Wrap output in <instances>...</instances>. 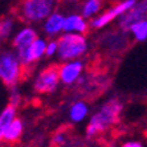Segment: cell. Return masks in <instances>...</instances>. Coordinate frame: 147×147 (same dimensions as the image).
<instances>
[{"mask_svg":"<svg viewBox=\"0 0 147 147\" xmlns=\"http://www.w3.org/2000/svg\"><path fill=\"white\" fill-rule=\"evenodd\" d=\"M123 105L118 98L107 99L90 118L85 130L86 138L92 139V138H97L98 135L107 133V130L115 126L117 122L119 121Z\"/></svg>","mask_w":147,"mask_h":147,"instance_id":"obj_1","label":"cell"},{"mask_svg":"<svg viewBox=\"0 0 147 147\" xmlns=\"http://www.w3.org/2000/svg\"><path fill=\"white\" fill-rule=\"evenodd\" d=\"M27 69L13 51L0 52V81L7 88H15L23 80Z\"/></svg>","mask_w":147,"mask_h":147,"instance_id":"obj_2","label":"cell"},{"mask_svg":"<svg viewBox=\"0 0 147 147\" xmlns=\"http://www.w3.org/2000/svg\"><path fill=\"white\" fill-rule=\"evenodd\" d=\"M57 42H58L57 55L61 61L65 62L78 60L88 51V40H86L85 34L64 33L57 38Z\"/></svg>","mask_w":147,"mask_h":147,"instance_id":"obj_3","label":"cell"},{"mask_svg":"<svg viewBox=\"0 0 147 147\" xmlns=\"http://www.w3.org/2000/svg\"><path fill=\"white\" fill-rule=\"evenodd\" d=\"M56 0H21L19 16L25 23L45 21L53 13Z\"/></svg>","mask_w":147,"mask_h":147,"instance_id":"obj_4","label":"cell"},{"mask_svg":"<svg viewBox=\"0 0 147 147\" xmlns=\"http://www.w3.org/2000/svg\"><path fill=\"white\" fill-rule=\"evenodd\" d=\"M60 82V65L45 66L33 81V90L38 94H51L56 92Z\"/></svg>","mask_w":147,"mask_h":147,"instance_id":"obj_5","label":"cell"},{"mask_svg":"<svg viewBox=\"0 0 147 147\" xmlns=\"http://www.w3.org/2000/svg\"><path fill=\"white\" fill-rule=\"evenodd\" d=\"M135 4H137V0H123L121 3L115 4V5H113L111 8L106 9L103 13H101L99 16L94 17V19L90 21V28L101 29V28L106 27L114 19H119L122 15L126 13L127 11H130Z\"/></svg>","mask_w":147,"mask_h":147,"instance_id":"obj_6","label":"cell"},{"mask_svg":"<svg viewBox=\"0 0 147 147\" xmlns=\"http://www.w3.org/2000/svg\"><path fill=\"white\" fill-rule=\"evenodd\" d=\"M146 19H147V0H140V1H137V4L130 11H127L126 13L119 17L118 27H119V29L123 33H126V32H130L133 25H135L137 23H139L142 20H146Z\"/></svg>","mask_w":147,"mask_h":147,"instance_id":"obj_7","label":"cell"},{"mask_svg":"<svg viewBox=\"0 0 147 147\" xmlns=\"http://www.w3.org/2000/svg\"><path fill=\"white\" fill-rule=\"evenodd\" d=\"M37 32L32 27H24L17 32L12 38V48L13 52L17 55L19 60L25 56L28 49L31 48V45L34 42V40L37 38Z\"/></svg>","mask_w":147,"mask_h":147,"instance_id":"obj_8","label":"cell"},{"mask_svg":"<svg viewBox=\"0 0 147 147\" xmlns=\"http://www.w3.org/2000/svg\"><path fill=\"white\" fill-rule=\"evenodd\" d=\"M84 69V62L80 60L68 61L60 65V81L64 85H73L80 80Z\"/></svg>","mask_w":147,"mask_h":147,"instance_id":"obj_9","label":"cell"},{"mask_svg":"<svg viewBox=\"0 0 147 147\" xmlns=\"http://www.w3.org/2000/svg\"><path fill=\"white\" fill-rule=\"evenodd\" d=\"M45 51H47V41L44 38L37 37L34 40L33 44L31 45V48L28 49L25 56L20 60L23 66L27 69V72H28V69H29V66L36 64L42 56H45Z\"/></svg>","mask_w":147,"mask_h":147,"instance_id":"obj_10","label":"cell"},{"mask_svg":"<svg viewBox=\"0 0 147 147\" xmlns=\"http://www.w3.org/2000/svg\"><path fill=\"white\" fill-rule=\"evenodd\" d=\"M90 25L88 24L86 19L82 15H69L65 17L64 32L65 33H80L86 34Z\"/></svg>","mask_w":147,"mask_h":147,"instance_id":"obj_11","label":"cell"},{"mask_svg":"<svg viewBox=\"0 0 147 147\" xmlns=\"http://www.w3.org/2000/svg\"><path fill=\"white\" fill-rule=\"evenodd\" d=\"M64 24H65V16L58 12H53L51 16L44 21V32L47 36L52 37V36H56L61 31H64Z\"/></svg>","mask_w":147,"mask_h":147,"instance_id":"obj_12","label":"cell"},{"mask_svg":"<svg viewBox=\"0 0 147 147\" xmlns=\"http://www.w3.org/2000/svg\"><path fill=\"white\" fill-rule=\"evenodd\" d=\"M23 131H24V123H23V121L20 118L16 117L13 122L8 126V129L4 133L3 142H5V143H16V142L20 140Z\"/></svg>","mask_w":147,"mask_h":147,"instance_id":"obj_13","label":"cell"},{"mask_svg":"<svg viewBox=\"0 0 147 147\" xmlns=\"http://www.w3.org/2000/svg\"><path fill=\"white\" fill-rule=\"evenodd\" d=\"M16 115H17V107L11 105V103H8L7 106L0 111V142L3 140L4 133L8 129V126L13 122Z\"/></svg>","mask_w":147,"mask_h":147,"instance_id":"obj_14","label":"cell"},{"mask_svg":"<svg viewBox=\"0 0 147 147\" xmlns=\"http://www.w3.org/2000/svg\"><path fill=\"white\" fill-rule=\"evenodd\" d=\"M89 114V106L86 105L84 101H77L70 106L69 110V118L74 123L82 122Z\"/></svg>","mask_w":147,"mask_h":147,"instance_id":"obj_15","label":"cell"},{"mask_svg":"<svg viewBox=\"0 0 147 147\" xmlns=\"http://www.w3.org/2000/svg\"><path fill=\"white\" fill-rule=\"evenodd\" d=\"M15 21L11 17H5L3 20H0V44L7 41L11 37V34L13 32Z\"/></svg>","mask_w":147,"mask_h":147,"instance_id":"obj_16","label":"cell"},{"mask_svg":"<svg viewBox=\"0 0 147 147\" xmlns=\"http://www.w3.org/2000/svg\"><path fill=\"white\" fill-rule=\"evenodd\" d=\"M102 7V0H86V3L82 7V16L85 19H90L97 15Z\"/></svg>","mask_w":147,"mask_h":147,"instance_id":"obj_17","label":"cell"},{"mask_svg":"<svg viewBox=\"0 0 147 147\" xmlns=\"http://www.w3.org/2000/svg\"><path fill=\"white\" fill-rule=\"evenodd\" d=\"M130 33L133 34L135 41L142 42V41L147 40V19L137 23L135 25H133L130 29Z\"/></svg>","mask_w":147,"mask_h":147,"instance_id":"obj_18","label":"cell"},{"mask_svg":"<svg viewBox=\"0 0 147 147\" xmlns=\"http://www.w3.org/2000/svg\"><path fill=\"white\" fill-rule=\"evenodd\" d=\"M68 142V134H66L65 130H58L57 133L53 135L52 138V144L53 147H64Z\"/></svg>","mask_w":147,"mask_h":147,"instance_id":"obj_19","label":"cell"},{"mask_svg":"<svg viewBox=\"0 0 147 147\" xmlns=\"http://www.w3.org/2000/svg\"><path fill=\"white\" fill-rule=\"evenodd\" d=\"M58 52V42L57 40H51L47 42V51H45V56L52 57V56L57 55Z\"/></svg>","mask_w":147,"mask_h":147,"instance_id":"obj_20","label":"cell"},{"mask_svg":"<svg viewBox=\"0 0 147 147\" xmlns=\"http://www.w3.org/2000/svg\"><path fill=\"white\" fill-rule=\"evenodd\" d=\"M9 103L11 105H13V106H19V103H20V94H19V90L17 88H11V97H9Z\"/></svg>","mask_w":147,"mask_h":147,"instance_id":"obj_21","label":"cell"},{"mask_svg":"<svg viewBox=\"0 0 147 147\" xmlns=\"http://www.w3.org/2000/svg\"><path fill=\"white\" fill-rule=\"evenodd\" d=\"M121 147H144V146L138 140H127Z\"/></svg>","mask_w":147,"mask_h":147,"instance_id":"obj_22","label":"cell"},{"mask_svg":"<svg viewBox=\"0 0 147 147\" xmlns=\"http://www.w3.org/2000/svg\"><path fill=\"white\" fill-rule=\"evenodd\" d=\"M144 137H146V139H147V130L144 131Z\"/></svg>","mask_w":147,"mask_h":147,"instance_id":"obj_23","label":"cell"}]
</instances>
